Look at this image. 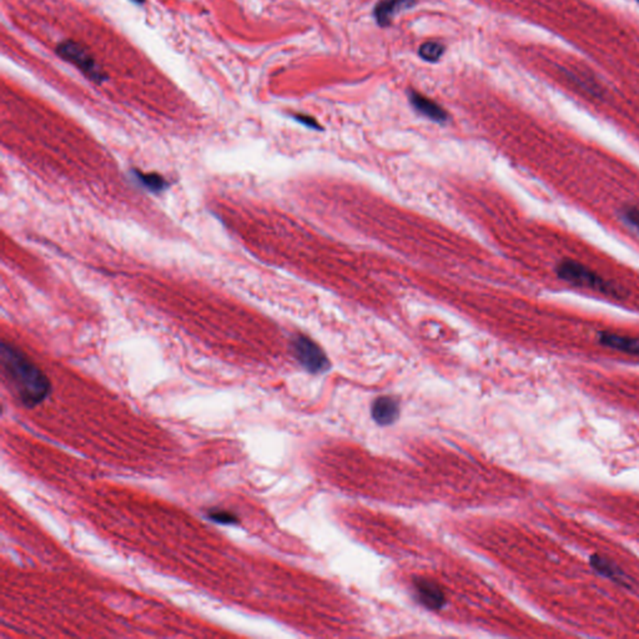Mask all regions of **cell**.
Segmentation results:
<instances>
[{
	"mask_svg": "<svg viewBox=\"0 0 639 639\" xmlns=\"http://www.w3.org/2000/svg\"><path fill=\"white\" fill-rule=\"evenodd\" d=\"M523 164L562 208L639 257V163L560 118L536 121Z\"/></svg>",
	"mask_w": 639,
	"mask_h": 639,
	"instance_id": "6da1fadb",
	"label": "cell"
},
{
	"mask_svg": "<svg viewBox=\"0 0 639 639\" xmlns=\"http://www.w3.org/2000/svg\"><path fill=\"white\" fill-rule=\"evenodd\" d=\"M523 315L531 339L549 350L639 362V316L557 297L533 301Z\"/></svg>",
	"mask_w": 639,
	"mask_h": 639,
	"instance_id": "7a4b0ae2",
	"label": "cell"
},
{
	"mask_svg": "<svg viewBox=\"0 0 639 639\" xmlns=\"http://www.w3.org/2000/svg\"><path fill=\"white\" fill-rule=\"evenodd\" d=\"M0 358L3 374L24 406L35 408L49 396V379L15 346L3 342Z\"/></svg>",
	"mask_w": 639,
	"mask_h": 639,
	"instance_id": "3957f363",
	"label": "cell"
},
{
	"mask_svg": "<svg viewBox=\"0 0 639 639\" xmlns=\"http://www.w3.org/2000/svg\"><path fill=\"white\" fill-rule=\"evenodd\" d=\"M58 54L62 59L73 62L75 67H78L86 76L94 81L100 83L105 80V75L102 74V69L95 62L94 58L91 57L90 53L79 44L74 41H65L58 46Z\"/></svg>",
	"mask_w": 639,
	"mask_h": 639,
	"instance_id": "277c9868",
	"label": "cell"
},
{
	"mask_svg": "<svg viewBox=\"0 0 639 639\" xmlns=\"http://www.w3.org/2000/svg\"><path fill=\"white\" fill-rule=\"evenodd\" d=\"M295 356L312 374L323 372L328 368V360L323 349L307 336L299 335L292 342Z\"/></svg>",
	"mask_w": 639,
	"mask_h": 639,
	"instance_id": "5b68a950",
	"label": "cell"
},
{
	"mask_svg": "<svg viewBox=\"0 0 639 639\" xmlns=\"http://www.w3.org/2000/svg\"><path fill=\"white\" fill-rule=\"evenodd\" d=\"M408 99H410V102H411L413 109L417 113L424 115V116L429 118L432 121L441 123L442 124V123H446L447 120H448V114H447L445 109L440 107L433 100H431L429 97L419 94L417 91H410L408 93Z\"/></svg>",
	"mask_w": 639,
	"mask_h": 639,
	"instance_id": "8992f818",
	"label": "cell"
},
{
	"mask_svg": "<svg viewBox=\"0 0 639 639\" xmlns=\"http://www.w3.org/2000/svg\"><path fill=\"white\" fill-rule=\"evenodd\" d=\"M415 0H381L375 6V19L379 27H389L396 14L415 6Z\"/></svg>",
	"mask_w": 639,
	"mask_h": 639,
	"instance_id": "52a82bcc",
	"label": "cell"
},
{
	"mask_svg": "<svg viewBox=\"0 0 639 639\" xmlns=\"http://www.w3.org/2000/svg\"><path fill=\"white\" fill-rule=\"evenodd\" d=\"M589 563H591V566L593 567L594 571L600 573V576L610 578L611 581H614L626 587H631L632 579L628 577L627 574L611 560H605L600 556L594 555L589 558Z\"/></svg>",
	"mask_w": 639,
	"mask_h": 639,
	"instance_id": "ba28073f",
	"label": "cell"
},
{
	"mask_svg": "<svg viewBox=\"0 0 639 639\" xmlns=\"http://www.w3.org/2000/svg\"><path fill=\"white\" fill-rule=\"evenodd\" d=\"M400 412L398 403L391 397H379L372 405V417L379 424H390Z\"/></svg>",
	"mask_w": 639,
	"mask_h": 639,
	"instance_id": "9c48e42d",
	"label": "cell"
},
{
	"mask_svg": "<svg viewBox=\"0 0 639 639\" xmlns=\"http://www.w3.org/2000/svg\"><path fill=\"white\" fill-rule=\"evenodd\" d=\"M415 586H416V592H417L419 600L426 607L435 610V608H441L445 603L443 593L437 588V586L433 583L421 579V581H416Z\"/></svg>",
	"mask_w": 639,
	"mask_h": 639,
	"instance_id": "30bf717a",
	"label": "cell"
},
{
	"mask_svg": "<svg viewBox=\"0 0 639 639\" xmlns=\"http://www.w3.org/2000/svg\"><path fill=\"white\" fill-rule=\"evenodd\" d=\"M134 176L142 187H145L152 193H160L168 187V182L165 181L164 177L158 174H144L142 171H135Z\"/></svg>",
	"mask_w": 639,
	"mask_h": 639,
	"instance_id": "8fae6325",
	"label": "cell"
},
{
	"mask_svg": "<svg viewBox=\"0 0 639 639\" xmlns=\"http://www.w3.org/2000/svg\"><path fill=\"white\" fill-rule=\"evenodd\" d=\"M445 46L440 41H426L419 46V55L424 62H435L441 59Z\"/></svg>",
	"mask_w": 639,
	"mask_h": 639,
	"instance_id": "7c38bea8",
	"label": "cell"
},
{
	"mask_svg": "<svg viewBox=\"0 0 639 639\" xmlns=\"http://www.w3.org/2000/svg\"><path fill=\"white\" fill-rule=\"evenodd\" d=\"M209 518L220 525H234L238 522V517L224 509H213L209 512Z\"/></svg>",
	"mask_w": 639,
	"mask_h": 639,
	"instance_id": "4fadbf2b",
	"label": "cell"
},
{
	"mask_svg": "<svg viewBox=\"0 0 639 639\" xmlns=\"http://www.w3.org/2000/svg\"><path fill=\"white\" fill-rule=\"evenodd\" d=\"M295 119L297 120L301 124L305 125L307 128H311V129H321V126L318 125L316 120L311 118V116H309V115H295Z\"/></svg>",
	"mask_w": 639,
	"mask_h": 639,
	"instance_id": "5bb4252c",
	"label": "cell"
},
{
	"mask_svg": "<svg viewBox=\"0 0 639 639\" xmlns=\"http://www.w3.org/2000/svg\"><path fill=\"white\" fill-rule=\"evenodd\" d=\"M131 1H134V3H137V4H142V3H144V1H145V0H131Z\"/></svg>",
	"mask_w": 639,
	"mask_h": 639,
	"instance_id": "9a60e30c",
	"label": "cell"
}]
</instances>
